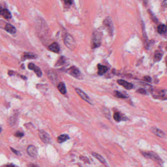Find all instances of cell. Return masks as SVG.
<instances>
[{
    "mask_svg": "<svg viewBox=\"0 0 167 167\" xmlns=\"http://www.w3.org/2000/svg\"><path fill=\"white\" fill-rule=\"evenodd\" d=\"M102 42V34L97 31L94 32L91 39V47L95 48L101 45Z\"/></svg>",
    "mask_w": 167,
    "mask_h": 167,
    "instance_id": "cell-1",
    "label": "cell"
},
{
    "mask_svg": "<svg viewBox=\"0 0 167 167\" xmlns=\"http://www.w3.org/2000/svg\"><path fill=\"white\" fill-rule=\"evenodd\" d=\"M143 155L148 159H151L155 161L157 164H158L161 166L163 167V162L160 157L155 153L153 152H142Z\"/></svg>",
    "mask_w": 167,
    "mask_h": 167,
    "instance_id": "cell-2",
    "label": "cell"
},
{
    "mask_svg": "<svg viewBox=\"0 0 167 167\" xmlns=\"http://www.w3.org/2000/svg\"><path fill=\"white\" fill-rule=\"evenodd\" d=\"M66 72L77 79L82 80L83 78L82 74L81 73L79 70L75 66H71L66 71Z\"/></svg>",
    "mask_w": 167,
    "mask_h": 167,
    "instance_id": "cell-3",
    "label": "cell"
},
{
    "mask_svg": "<svg viewBox=\"0 0 167 167\" xmlns=\"http://www.w3.org/2000/svg\"><path fill=\"white\" fill-rule=\"evenodd\" d=\"M65 45L71 51L74 50L76 47V43L74 38L69 34H67L64 40Z\"/></svg>",
    "mask_w": 167,
    "mask_h": 167,
    "instance_id": "cell-4",
    "label": "cell"
},
{
    "mask_svg": "<svg viewBox=\"0 0 167 167\" xmlns=\"http://www.w3.org/2000/svg\"><path fill=\"white\" fill-rule=\"evenodd\" d=\"M104 25L107 28L110 33H112L114 30V26L112 20L110 17H107L104 21Z\"/></svg>",
    "mask_w": 167,
    "mask_h": 167,
    "instance_id": "cell-5",
    "label": "cell"
},
{
    "mask_svg": "<svg viewBox=\"0 0 167 167\" xmlns=\"http://www.w3.org/2000/svg\"><path fill=\"white\" fill-rule=\"evenodd\" d=\"M76 91V92L78 94V95L83 99L85 100V101L87 102L89 104L93 105L92 104V102L90 98L88 96V95L84 92L82 90H80L78 88H76L75 89Z\"/></svg>",
    "mask_w": 167,
    "mask_h": 167,
    "instance_id": "cell-6",
    "label": "cell"
},
{
    "mask_svg": "<svg viewBox=\"0 0 167 167\" xmlns=\"http://www.w3.org/2000/svg\"><path fill=\"white\" fill-rule=\"evenodd\" d=\"M39 136L41 140L45 144L49 143L50 142V140H51V138H50L48 133L43 130H39Z\"/></svg>",
    "mask_w": 167,
    "mask_h": 167,
    "instance_id": "cell-7",
    "label": "cell"
},
{
    "mask_svg": "<svg viewBox=\"0 0 167 167\" xmlns=\"http://www.w3.org/2000/svg\"><path fill=\"white\" fill-rule=\"evenodd\" d=\"M27 153L29 156L35 158L38 155V151L37 148L33 145H29L27 148Z\"/></svg>",
    "mask_w": 167,
    "mask_h": 167,
    "instance_id": "cell-8",
    "label": "cell"
},
{
    "mask_svg": "<svg viewBox=\"0 0 167 167\" xmlns=\"http://www.w3.org/2000/svg\"><path fill=\"white\" fill-rule=\"evenodd\" d=\"M28 69L34 71V72H35V73L37 75L38 77H41V76L42 75V72L40 69L38 67V66H36L33 63H30L28 64Z\"/></svg>",
    "mask_w": 167,
    "mask_h": 167,
    "instance_id": "cell-9",
    "label": "cell"
},
{
    "mask_svg": "<svg viewBox=\"0 0 167 167\" xmlns=\"http://www.w3.org/2000/svg\"><path fill=\"white\" fill-rule=\"evenodd\" d=\"M117 83L119 84L121 86H123L125 89L127 90H131L133 88V85L132 84L128 83L125 80H118L117 81Z\"/></svg>",
    "mask_w": 167,
    "mask_h": 167,
    "instance_id": "cell-10",
    "label": "cell"
},
{
    "mask_svg": "<svg viewBox=\"0 0 167 167\" xmlns=\"http://www.w3.org/2000/svg\"><path fill=\"white\" fill-rule=\"evenodd\" d=\"M37 57L36 54L31 52H25L22 57V61H25L27 59H35Z\"/></svg>",
    "mask_w": 167,
    "mask_h": 167,
    "instance_id": "cell-11",
    "label": "cell"
},
{
    "mask_svg": "<svg viewBox=\"0 0 167 167\" xmlns=\"http://www.w3.org/2000/svg\"><path fill=\"white\" fill-rule=\"evenodd\" d=\"M49 49L50 51L52 52L58 53L60 51V46L57 43L55 42L49 46Z\"/></svg>",
    "mask_w": 167,
    "mask_h": 167,
    "instance_id": "cell-12",
    "label": "cell"
},
{
    "mask_svg": "<svg viewBox=\"0 0 167 167\" xmlns=\"http://www.w3.org/2000/svg\"><path fill=\"white\" fill-rule=\"evenodd\" d=\"M0 14L6 19H9L12 18V15L10 12L7 9L4 8L0 11Z\"/></svg>",
    "mask_w": 167,
    "mask_h": 167,
    "instance_id": "cell-13",
    "label": "cell"
},
{
    "mask_svg": "<svg viewBox=\"0 0 167 167\" xmlns=\"http://www.w3.org/2000/svg\"><path fill=\"white\" fill-rule=\"evenodd\" d=\"M5 29L7 32L10 33V34H15L16 32V28L12 25L7 23L5 27Z\"/></svg>",
    "mask_w": 167,
    "mask_h": 167,
    "instance_id": "cell-14",
    "label": "cell"
},
{
    "mask_svg": "<svg viewBox=\"0 0 167 167\" xmlns=\"http://www.w3.org/2000/svg\"><path fill=\"white\" fill-rule=\"evenodd\" d=\"M98 74L99 75H103L105 74L108 71V68L106 66L102 65L101 64H97Z\"/></svg>",
    "mask_w": 167,
    "mask_h": 167,
    "instance_id": "cell-15",
    "label": "cell"
},
{
    "mask_svg": "<svg viewBox=\"0 0 167 167\" xmlns=\"http://www.w3.org/2000/svg\"><path fill=\"white\" fill-rule=\"evenodd\" d=\"M152 131L154 134H155L156 135L160 137H165V133L162 131L161 130L156 128H152Z\"/></svg>",
    "mask_w": 167,
    "mask_h": 167,
    "instance_id": "cell-16",
    "label": "cell"
},
{
    "mask_svg": "<svg viewBox=\"0 0 167 167\" xmlns=\"http://www.w3.org/2000/svg\"><path fill=\"white\" fill-rule=\"evenodd\" d=\"M57 89L62 94H65L67 92V90L66 88V86L65 84L63 82H60L58 84L57 86Z\"/></svg>",
    "mask_w": 167,
    "mask_h": 167,
    "instance_id": "cell-17",
    "label": "cell"
},
{
    "mask_svg": "<svg viewBox=\"0 0 167 167\" xmlns=\"http://www.w3.org/2000/svg\"><path fill=\"white\" fill-rule=\"evenodd\" d=\"M70 139V137L68 135L66 134H64L59 135L57 139V142L59 143H62L63 142H64L66 141L67 140H68Z\"/></svg>",
    "mask_w": 167,
    "mask_h": 167,
    "instance_id": "cell-18",
    "label": "cell"
},
{
    "mask_svg": "<svg viewBox=\"0 0 167 167\" xmlns=\"http://www.w3.org/2000/svg\"><path fill=\"white\" fill-rule=\"evenodd\" d=\"M92 155L94 157H95L96 158H97V160H98L101 163H103V164H105L106 163V161L104 159V158L100 154H97L96 153H92Z\"/></svg>",
    "mask_w": 167,
    "mask_h": 167,
    "instance_id": "cell-19",
    "label": "cell"
},
{
    "mask_svg": "<svg viewBox=\"0 0 167 167\" xmlns=\"http://www.w3.org/2000/svg\"><path fill=\"white\" fill-rule=\"evenodd\" d=\"M167 31V27L164 25H160L157 27V31L160 34H164Z\"/></svg>",
    "mask_w": 167,
    "mask_h": 167,
    "instance_id": "cell-20",
    "label": "cell"
},
{
    "mask_svg": "<svg viewBox=\"0 0 167 167\" xmlns=\"http://www.w3.org/2000/svg\"><path fill=\"white\" fill-rule=\"evenodd\" d=\"M66 62V58L64 56H61L57 61V62L56 63L55 66L57 67V66H61L63 64H64Z\"/></svg>",
    "mask_w": 167,
    "mask_h": 167,
    "instance_id": "cell-21",
    "label": "cell"
},
{
    "mask_svg": "<svg viewBox=\"0 0 167 167\" xmlns=\"http://www.w3.org/2000/svg\"><path fill=\"white\" fill-rule=\"evenodd\" d=\"M114 94L115 96L119 98H126L127 97V96L118 91H115L114 92Z\"/></svg>",
    "mask_w": 167,
    "mask_h": 167,
    "instance_id": "cell-22",
    "label": "cell"
},
{
    "mask_svg": "<svg viewBox=\"0 0 167 167\" xmlns=\"http://www.w3.org/2000/svg\"><path fill=\"white\" fill-rule=\"evenodd\" d=\"M113 118L114 120L117 122H120L122 120V117L120 114L119 112H116L114 114Z\"/></svg>",
    "mask_w": 167,
    "mask_h": 167,
    "instance_id": "cell-23",
    "label": "cell"
},
{
    "mask_svg": "<svg viewBox=\"0 0 167 167\" xmlns=\"http://www.w3.org/2000/svg\"><path fill=\"white\" fill-rule=\"evenodd\" d=\"M148 13H149L150 16H151V18L152 19V20L155 23H157L158 20H157V18L155 17V16L154 15V14L152 12V11L148 10Z\"/></svg>",
    "mask_w": 167,
    "mask_h": 167,
    "instance_id": "cell-24",
    "label": "cell"
},
{
    "mask_svg": "<svg viewBox=\"0 0 167 167\" xmlns=\"http://www.w3.org/2000/svg\"><path fill=\"white\" fill-rule=\"evenodd\" d=\"M154 60L155 61H159L161 60V58H162V54H161L160 53H157L156 54L154 55Z\"/></svg>",
    "mask_w": 167,
    "mask_h": 167,
    "instance_id": "cell-25",
    "label": "cell"
},
{
    "mask_svg": "<svg viewBox=\"0 0 167 167\" xmlns=\"http://www.w3.org/2000/svg\"><path fill=\"white\" fill-rule=\"evenodd\" d=\"M24 135V133L21 131H17L15 133V136L17 137H22Z\"/></svg>",
    "mask_w": 167,
    "mask_h": 167,
    "instance_id": "cell-26",
    "label": "cell"
},
{
    "mask_svg": "<svg viewBox=\"0 0 167 167\" xmlns=\"http://www.w3.org/2000/svg\"><path fill=\"white\" fill-rule=\"evenodd\" d=\"M80 159L84 161L85 163H90V162L89 161V159H88L87 157H85V156H80Z\"/></svg>",
    "mask_w": 167,
    "mask_h": 167,
    "instance_id": "cell-27",
    "label": "cell"
},
{
    "mask_svg": "<svg viewBox=\"0 0 167 167\" xmlns=\"http://www.w3.org/2000/svg\"><path fill=\"white\" fill-rule=\"evenodd\" d=\"M137 92H139L141 94H146V91L143 89H139L137 90Z\"/></svg>",
    "mask_w": 167,
    "mask_h": 167,
    "instance_id": "cell-28",
    "label": "cell"
},
{
    "mask_svg": "<svg viewBox=\"0 0 167 167\" xmlns=\"http://www.w3.org/2000/svg\"><path fill=\"white\" fill-rule=\"evenodd\" d=\"M64 3L68 6H71L73 3V0H65Z\"/></svg>",
    "mask_w": 167,
    "mask_h": 167,
    "instance_id": "cell-29",
    "label": "cell"
},
{
    "mask_svg": "<svg viewBox=\"0 0 167 167\" xmlns=\"http://www.w3.org/2000/svg\"><path fill=\"white\" fill-rule=\"evenodd\" d=\"M10 149L11 150V151H12L15 154H16V155H20V152H18V151H16V150H15V149H14L13 148L10 147Z\"/></svg>",
    "mask_w": 167,
    "mask_h": 167,
    "instance_id": "cell-30",
    "label": "cell"
},
{
    "mask_svg": "<svg viewBox=\"0 0 167 167\" xmlns=\"http://www.w3.org/2000/svg\"><path fill=\"white\" fill-rule=\"evenodd\" d=\"M144 79L147 82H151L152 81L151 78L148 76H146L144 77Z\"/></svg>",
    "mask_w": 167,
    "mask_h": 167,
    "instance_id": "cell-31",
    "label": "cell"
},
{
    "mask_svg": "<svg viewBox=\"0 0 167 167\" xmlns=\"http://www.w3.org/2000/svg\"><path fill=\"white\" fill-rule=\"evenodd\" d=\"M162 6L164 7H167V0H164L162 3Z\"/></svg>",
    "mask_w": 167,
    "mask_h": 167,
    "instance_id": "cell-32",
    "label": "cell"
},
{
    "mask_svg": "<svg viewBox=\"0 0 167 167\" xmlns=\"http://www.w3.org/2000/svg\"><path fill=\"white\" fill-rule=\"evenodd\" d=\"M6 167H18V166H17L16 165H15L13 164H8L7 165Z\"/></svg>",
    "mask_w": 167,
    "mask_h": 167,
    "instance_id": "cell-33",
    "label": "cell"
},
{
    "mask_svg": "<svg viewBox=\"0 0 167 167\" xmlns=\"http://www.w3.org/2000/svg\"><path fill=\"white\" fill-rule=\"evenodd\" d=\"M29 166V167H39L37 165L34 164H33V163L30 164Z\"/></svg>",
    "mask_w": 167,
    "mask_h": 167,
    "instance_id": "cell-34",
    "label": "cell"
},
{
    "mask_svg": "<svg viewBox=\"0 0 167 167\" xmlns=\"http://www.w3.org/2000/svg\"><path fill=\"white\" fill-rule=\"evenodd\" d=\"M142 1H143L144 4L146 6L147 4V0H142Z\"/></svg>",
    "mask_w": 167,
    "mask_h": 167,
    "instance_id": "cell-35",
    "label": "cell"
},
{
    "mask_svg": "<svg viewBox=\"0 0 167 167\" xmlns=\"http://www.w3.org/2000/svg\"><path fill=\"white\" fill-rule=\"evenodd\" d=\"M13 73H14V72L12 71H9V72H8V74H9V75L11 76V75H13Z\"/></svg>",
    "mask_w": 167,
    "mask_h": 167,
    "instance_id": "cell-36",
    "label": "cell"
},
{
    "mask_svg": "<svg viewBox=\"0 0 167 167\" xmlns=\"http://www.w3.org/2000/svg\"><path fill=\"white\" fill-rule=\"evenodd\" d=\"M21 77L22 78H23V79H24V80H26V79H27V78L26 76H23V75H21Z\"/></svg>",
    "mask_w": 167,
    "mask_h": 167,
    "instance_id": "cell-37",
    "label": "cell"
},
{
    "mask_svg": "<svg viewBox=\"0 0 167 167\" xmlns=\"http://www.w3.org/2000/svg\"></svg>",
    "mask_w": 167,
    "mask_h": 167,
    "instance_id": "cell-38",
    "label": "cell"
},
{
    "mask_svg": "<svg viewBox=\"0 0 167 167\" xmlns=\"http://www.w3.org/2000/svg\"></svg>",
    "mask_w": 167,
    "mask_h": 167,
    "instance_id": "cell-39",
    "label": "cell"
}]
</instances>
